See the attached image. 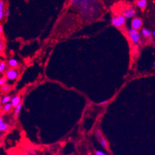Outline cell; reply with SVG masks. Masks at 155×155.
<instances>
[{"label": "cell", "mask_w": 155, "mask_h": 155, "mask_svg": "<svg viewBox=\"0 0 155 155\" xmlns=\"http://www.w3.org/2000/svg\"><path fill=\"white\" fill-rule=\"evenodd\" d=\"M127 33L128 38H130V40L133 44L135 45H139L141 44V34L139 31H137V30L131 27L128 29Z\"/></svg>", "instance_id": "1"}, {"label": "cell", "mask_w": 155, "mask_h": 155, "mask_svg": "<svg viewBox=\"0 0 155 155\" xmlns=\"http://www.w3.org/2000/svg\"><path fill=\"white\" fill-rule=\"evenodd\" d=\"M143 26V20L139 17H135L131 20V27L139 31Z\"/></svg>", "instance_id": "2"}, {"label": "cell", "mask_w": 155, "mask_h": 155, "mask_svg": "<svg viewBox=\"0 0 155 155\" xmlns=\"http://www.w3.org/2000/svg\"><path fill=\"white\" fill-rule=\"evenodd\" d=\"M5 76L7 80H15L19 76L18 71L14 68H11L8 69L5 74Z\"/></svg>", "instance_id": "3"}, {"label": "cell", "mask_w": 155, "mask_h": 155, "mask_svg": "<svg viewBox=\"0 0 155 155\" xmlns=\"http://www.w3.org/2000/svg\"><path fill=\"white\" fill-rule=\"evenodd\" d=\"M122 15L125 17V18L126 19H133L136 16V12L133 7H129L124 11Z\"/></svg>", "instance_id": "4"}, {"label": "cell", "mask_w": 155, "mask_h": 155, "mask_svg": "<svg viewBox=\"0 0 155 155\" xmlns=\"http://www.w3.org/2000/svg\"><path fill=\"white\" fill-rule=\"evenodd\" d=\"M141 35L145 38H148V39H152L153 35L152 32H151L149 29L146 28H143L141 31Z\"/></svg>", "instance_id": "5"}, {"label": "cell", "mask_w": 155, "mask_h": 155, "mask_svg": "<svg viewBox=\"0 0 155 155\" xmlns=\"http://www.w3.org/2000/svg\"><path fill=\"white\" fill-rule=\"evenodd\" d=\"M137 7L141 10H143L147 6V1L146 0H137L136 3Z\"/></svg>", "instance_id": "6"}, {"label": "cell", "mask_w": 155, "mask_h": 155, "mask_svg": "<svg viewBox=\"0 0 155 155\" xmlns=\"http://www.w3.org/2000/svg\"><path fill=\"white\" fill-rule=\"evenodd\" d=\"M11 103L13 107L18 106L20 103V97L18 95L12 97L11 101Z\"/></svg>", "instance_id": "7"}, {"label": "cell", "mask_w": 155, "mask_h": 155, "mask_svg": "<svg viewBox=\"0 0 155 155\" xmlns=\"http://www.w3.org/2000/svg\"><path fill=\"white\" fill-rule=\"evenodd\" d=\"M7 64L10 67H11L12 68H15L16 67H18L19 63H18V61H17L16 59L12 58V59H10L8 60Z\"/></svg>", "instance_id": "8"}, {"label": "cell", "mask_w": 155, "mask_h": 155, "mask_svg": "<svg viewBox=\"0 0 155 155\" xmlns=\"http://www.w3.org/2000/svg\"><path fill=\"white\" fill-rule=\"evenodd\" d=\"M111 22L116 27L120 28V27H121L122 26V25H121V24L119 22V21L117 17H114V18H112L111 19Z\"/></svg>", "instance_id": "9"}, {"label": "cell", "mask_w": 155, "mask_h": 155, "mask_svg": "<svg viewBox=\"0 0 155 155\" xmlns=\"http://www.w3.org/2000/svg\"><path fill=\"white\" fill-rule=\"evenodd\" d=\"M7 128H8L7 124L5 121H3L2 118H0V131L1 132L6 131L7 130Z\"/></svg>", "instance_id": "10"}, {"label": "cell", "mask_w": 155, "mask_h": 155, "mask_svg": "<svg viewBox=\"0 0 155 155\" xmlns=\"http://www.w3.org/2000/svg\"><path fill=\"white\" fill-rule=\"evenodd\" d=\"M11 99H12V98L10 95H5V96L1 98V105H5L7 104V103H10V101H11Z\"/></svg>", "instance_id": "11"}, {"label": "cell", "mask_w": 155, "mask_h": 155, "mask_svg": "<svg viewBox=\"0 0 155 155\" xmlns=\"http://www.w3.org/2000/svg\"><path fill=\"white\" fill-rule=\"evenodd\" d=\"M1 91L4 93L9 92L11 89V86L8 84H5L1 85Z\"/></svg>", "instance_id": "12"}, {"label": "cell", "mask_w": 155, "mask_h": 155, "mask_svg": "<svg viewBox=\"0 0 155 155\" xmlns=\"http://www.w3.org/2000/svg\"><path fill=\"white\" fill-rule=\"evenodd\" d=\"M5 7V3L1 0L0 1V19H2L4 17V11H3V8Z\"/></svg>", "instance_id": "13"}, {"label": "cell", "mask_w": 155, "mask_h": 155, "mask_svg": "<svg viewBox=\"0 0 155 155\" xmlns=\"http://www.w3.org/2000/svg\"><path fill=\"white\" fill-rule=\"evenodd\" d=\"M117 18L119 20V22L121 24V25H124L125 24H126V19L125 18V17L123 16V15H120V14H118L117 16Z\"/></svg>", "instance_id": "14"}, {"label": "cell", "mask_w": 155, "mask_h": 155, "mask_svg": "<svg viewBox=\"0 0 155 155\" xmlns=\"http://www.w3.org/2000/svg\"><path fill=\"white\" fill-rule=\"evenodd\" d=\"M13 107L11 103H8L7 104L3 106V111L5 112H9L11 110L12 107Z\"/></svg>", "instance_id": "15"}, {"label": "cell", "mask_w": 155, "mask_h": 155, "mask_svg": "<svg viewBox=\"0 0 155 155\" xmlns=\"http://www.w3.org/2000/svg\"><path fill=\"white\" fill-rule=\"evenodd\" d=\"M99 141H100V143L101 146H102L103 148H107V143L106 140L105 139L104 137L101 138V139L100 140H99Z\"/></svg>", "instance_id": "16"}, {"label": "cell", "mask_w": 155, "mask_h": 155, "mask_svg": "<svg viewBox=\"0 0 155 155\" xmlns=\"http://www.w3.org/2000/svg\"><path fill=\"white\" fill-rule=\"evenodd\" d=\"M7 67V64L5 61H1L0 63V72L3 73L4 71H5Z\"/></svg>", "instance_id": "17"}, {"label": "cell", "mask_w": 155, "mask_h": 155, "mask_svg": "<svg viewBox=\"0 0 155 155\" xmlns=\"http://www.w3.org/2000/svg\"><path fill=\"white\" fill-rule=\"evenodd\" d=\"M21 108H22V103H20L18 106L16 107V109L14 111V114L16 116L19 115V114L20 113V112Z\"/></svg>", "instance_id": "18"}, {"label": "cell", "mask_w": 155, "mask_h": 155, "mask_svg": "<svg viewBox=\"0 0 155 155\" xmlns=\"http://www.w3.org/2000/svg\"><path fill=\"white\" fill-rule=\"evenodd\" d=\"M7 79L6 78V76H3V77H1V79H0V85H3L4 84H6V82H7Z\"/></svg>", "instance_id": "19"}, {"label": "cell", "mask_w": 155, "mask_h": 155, "mask_svg": "<svg viewBox=\"0 0 155 155\" xmlns=\"http://www.w3.org/2000/svg\"><path fill=\"white\" fill-rule=\"evenodd\" d=\"M95 135H96V137L97 138V139L100 140L101 138H103V137L102 136V134H101V133L100 131H97L95 132Z\"/></svg>", "instance_id": "20"}, {"label": "cell", "mask_w": 155, "mask_h": 155, "mask_svg": "<svg viewBox=\"0 0 155 155\" xmlns=\"http://www.w3.org/2000/svg\"><path fill=\"white\" fill-rule=\"evenodd\" d=\"M94 154H95V155H107L105 152H101V151L100 150H97Z\"/></svg>", "instance_id": "21"}, {"label": "cell", "mask_w": 155, "mask_h": 155, "mask_svg": "<svg viewBox=\"0 0 155 155\" xmlns=\"http://www.w3.org/2000/svg\"><path fill=\"white\" fill-rule=\"evenodd\" d=\"M10 14V12L9 10H6L5 11H4V16L5 17H9Z\"/></svg>", "instance_id": "22"}, {"label": "cell", "mask_w": 155, "mask_h": 155, "mask_svg": "<svg viewBox=\"0 0 155 155\" xmlns=\"http://www.w3.org/2000/svg\"><path fill=\"white\" fill-rule=\"evenodd\" d=\"M107 102H108V101H107V100H105V101H103L100 103H98V105H100V106H101V105H105L106 104H107Z\"/></svg>", "instance_id": "23"}, {"label": "cell", "mask_w": 155, "mask_h": 155, "mask_svg": "<svg viewBox=\"0 0 155 155\" xmlns=\"http://www.w3.org/2000/svg\"><path fill=\"white\" fill-rule=\"evenodd\" d=\"M3 45L2 42L1 41V43H0V51H3Z\"/></svg>", "instance_id": "24"}, {"label": "cell", "mask_w": 155, "mask_h": 155, "mask_svg": "<svg viewBox=\"0 0 155 155\" xmlns=\"http://www.w3.org/2000/svg\"><path fill=\"white\" fill-rule=\"evenodd\" d=\"M2 33H3V28H2V26L1 25V27H0V34L2 35Z\"/></svg>", "instance_id": "25"}, {"label": "cell", "mask_w": 155, "mask_h": 155, "mask_svg": "<svg viewBox=\"0 0 155 155\" xmlns=\"http://www.w3.org/2000/svg\"><path fill=\"white\" fill-rule=\"evenodd\" d=\"M152 35L153 37H155V29L152 31Z\"/></svg>", "instance_id": "26"}, {"label": "cell", "mask_w": 155, "mask_h": 155, "mask_svg": "<svg viewBox=\"0 0 155 155\" xmlns=\"http://www.w3.org/2000/svg\"><path fill=\"white\" fill-rule=\"evenodd\" d=\"M152 66H153V67H154V68H155V61L153 63V64H152Z\"/></svg>", "instance_id": "27"}, {"label": "cell", "mask_w": 155, "mask_h": 155, "mask_svg": "<svg viewBox=\"0 0 155 155\" xmlns=\"http://www.w3.org/2000/svg\"><path fill=\"white\" fill-rule=\"evenodd\" d=\"M120 8H122V7H123V5H120Z\"/></svg>", "instance_id": "28"}, {"label": "cell", "mask_w": 155, "mask_h": 155, "mask_svg": "<svg viewBox=\"0 0 155 155\" xmlns=\"http://www.w3.org/2000/svg\"><path fill=\"white\" fill-rule=\"evenodd\" d=\"M72 1H75V0H72Z\"/></svg>", "instance_id": "29"}]
</instances>
